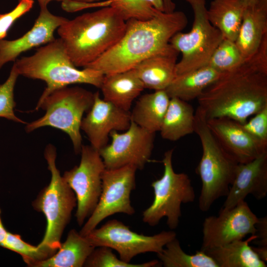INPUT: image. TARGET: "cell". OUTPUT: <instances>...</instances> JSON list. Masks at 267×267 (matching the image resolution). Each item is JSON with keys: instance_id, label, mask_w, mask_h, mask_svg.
<instances>
[{"instance_id": "cell-1", "label": "cell", "mask_w": 267, "mask_h": 267, "mask_svg": "<svg viewBox=\"0 0 267 267\" xmlns=\"http://www.w3.org/2000/svg\"><path fill=\"white\" fill-rule=\"evenodd\" d=\"M197 99L207 120L226 118L241 124L267 106V37L252 56L222 73Z\"/></svg>"}, {"instance_id": "cell-2", "label": "cell", "mask_w": 267, "mask_h": 267, "mask_svg": "<svg viewBox=\"0 0 267 267\" xmlns=\"http://www.w3.org/2000/svg\"><path fill=\"white\" fill-rule=\"evenodd\" d=\"M187 22L185 14L181 11L171 13L158 11L147 20H128L120 40L84 68L99 71L104 75L132 69L143 60L165 48L172 37L181 32Z\"/></svg>"}, {"instance_id": "cell-3", "label": "cell", "mask_w": 267, "mask_h": 267, "mask_svg": "<svg viewBox=\"0 0 267 267\" xmlns=\"http://www.w3.org/2000/svg\"><path fill=\"white\" fill-rule=\"evenodd\" d=\"M126 28V21L109 6L68 19L57 30L73 64L84 68L111 48Z\"/></svg>"}, {"instance_id": "cell-4", "label": "cell", "mask_w": 267, "mask_h": 267, "mask_svg": "<svg viewBox=\"0 0 267 267\" xmlns=\"http://www.w3.org/2000/svg\"><path fill=\"white\" fill-rule=\"evenodd\" d=\"M13 64L19 75L46 83L37 103L54 90L72 84H86L100 88L104 76L94 69H77L59 38L42 46L33 55L17 59Z\"/></svg>"}, {"instance_id": "cell-5", "label": "cell", "mask_w": 267, "mask_h": 267, "mask_svg": "<svg viewBox=\"0 0 267 267\" xmlns=\"http://www.w3.org/2000/svg\"><path fill=\"white\" fill-rule=\"evenodd\" d=\"M44 156L51 173V179L39 192L32 202V206L35 210L43 213L46 218L44 235L37 246L50 257L60 246L64 230L77 206V199L75 193L56 167L55 147L50 144L47 145Z\"/></svg>"}, {"instance_id": "cell-6", "label": "cell", "mask_w": 267, "mask_h": 267, "mask_svg": "<svg viewBox=\"0 0 267 267\" xmlns=\"http://www.w3.org/2000/svg\"><path fill=\"white\" fill-rule=\"evenodd\" d=\"M194 133L199 136L202 148L196 168L202 184L198 205L201 211L207 212L216 200L227 195L238 163L221 147L198 106L195 112Z\"/></svg>"}, {"instance_id": "cell-7", "label": "cell", "mask_w": 267, "mask_h": 267, "mask_svg": "<svg viewBox=\"0 0 267 267\" xmlns=\"http://www.w3.org/2000/svg\"><path fill=\"white\" fill-rule=\"evenodd\" d=\"M94 93L79 87H64L54 90L41 102L35 110L45 111L41 118L27 123L25 131L30 133L44 127L59 129L70 137L76 153L82 146L81 123L84 114L91 107Z\"/></svg>"}, {"instance_id": "cell-8", "label": "cell", "mask_w": 267, "mask_h": 267, "mask_svg": "<svg viewBox=\"0 0 267 267\" xmlns=\"http://www.w3.org/2000/svg\"><path fill=\"white\" fill-rule=\"evenodd\" d=\"M174 149L167 151L162 161L163 176L151 183L154 191L152 204L142 213V221L150 226L157 225L164 217L171 230L177 228L181 216V205L193 202L195 193L188 176L177 173L172 165Z\"/></svg>"}, {"instance_id": "cell-9", "label": "cell", "mask_w": 267, "mask_h": 267, "mask_svg": "<svg viewBox=\"0 0 267 267\" xmlns=\"http://www.w3.org/2000/svg\"><path fill=\"white\" fill-rule=\"evenodd\" d=\"M184 0L192 8L193 21L190 32H179L170 41L172 46L182 54L176 64V75L206 66L214 51L224 39L208 19L207 0Z\"/></svg>"}, {"instance_id": "cell-10", "label": "cell", "mask_w": 267, "mask_h": 267, "mask_svg": "<svg viewBox=\"0 0 267 267\" xmlns=\"http://www.w3.org/2000/svg\"><path fill=\"white\" fill-rule=\"evenodd\" d=\"M85 236L95 247L110 248L118 252L121 260L129 263L140 254L159 253L168 242L176 237V233L170 230L151 236L145 235L132 231L122 222L113 219Z\"/></svg>"}, {"instance_id": "cell-11", "label": "cell", "mask_w": 267, "mask_h": 267, "mask_svg": "<svg viewBox=\"0 0 267 267\" xmlns=\"http://www.w3.org/2000/svg\"><path fill=\"white\" fill-rule=\"evenodd\" d=\"M137 168L133 165L105 169L102 176V190L98 203L80 231L86 236L104 219L116 214L133 215L131 194L135 188Z\"/></svg>"}, {"instance_id": "cell-12", "label": "cell", "mask_w": 267, "mask_h": 267, "mask_svg": "<svg viewBox=\"0 0 267 267\" xmlns=\"http://www.w3.org/2000/svg\"><path fill=\"white\" fill-rule=\"evenodd\" d=\"M78 166L62 176L77 199L75 214L77 223L82 226L95 208L102 190V176L105 167L99 151L91 145H82Z\"/></svg>"}, {"instance_id": "cell-13", "label": "cell", "mask_w": 267, "mask_h": 267, "mask_svg": "<svg viewBox=\"0 0 267 267\" xmlns=\"http://www.w3.org/2000/svg\"><path fill=\"white\" fill-rule=\"evenodd\" d=\"M155 134L131 121L125 132L112 131L111 142L98 151L106 169H113L127 165L142 170L149 162L154 147Z\"/></svg>"}, {"instance_id": "cell-14", "label": "cell", "mask_w": 267, "mask_h": 267, "mask_svg": "<svg viewBox=\"0 0 267 267\" xmlns=\"http://www.w3.org/2000/svg\"><path fill=\"white\" fill-rule=\"evenodd\" d=\"M258 219L245 200L230 209H221L218 216L205 219L200 250L242 240L249 234H256L255 225Z\"/></svg>"}, {"instance_id": "cell-15", "label": "cell", "mask_w": 267, "mask_h": 267, "mask_svg": "<svg viewBox=\"0 0 267 267\" xmlns=\"http://www.w3.org/2000/svg\"><path fill=\"white\" fill-rule=\"evenodd\" d=\"M131 123L130 111L101 99L97 91L94 93L91 107L82 119L80 128L87 135L90 145L99 151L107 144L112 131H125Z\"/></svg>"}, {"instance_id": "cell-16", "label": "cell", "mask_w": 267, "mask_h": 267, "mask_svg": "<svg viewBox=\"0 0 267 267\" xmlns=\"http://www.w3.org/2000/svg\"><path fill=\"white\" fill-rule=\"evenodd\" d=\"M207 124L222 149L238 164L250 162L267 151V144L256 138L234 120L214 118L207 120Z\"/></svg>"}, {"instance_id": "cell-17", "label": "cell", "mask_w": 267, "mask_h": 267, "mask_svg": "<svg viewBox=\"0 0 267 267\" xmlns=\"http://www.w3.org/2000/svg\"><path fill=\"white\" fill-rule=\"evenodd\" d=\"M67 20L52 14L47 6L41 7L40 14L29 31L13 40H0V69L7 62L15 61L22 52L55 40V31Z\"/></svg>"}, {"instance_id": "cell-18", "label": "cell", "mask_w": 267, "mask_h": 267, "mask_svg": "<svg viewBox=\"0 0 267 267\" xmlns=\"http://www.w3.org/2000/svg\"><path fill=\"white\" fill-rule=\"evenodd\" d=\"M249 194L257 200L267 195V151L250 162L238 164L222 209L233 208Z\"/></svg>"}, {"instance_id": "cell-19", "label": "cell", "mask_w": 267, "mask_h": 267, "mask_svg": "<svg viewBox=\"0 0 267 267\" xmlns=\"http://www.w3.org/2000/svg\"><path fill=\"white\" fill-rule=\"evenodd\" d=\"M179 52L170 44L161 51L138 63L134 68L145 88L165 90L176 76Z\"/></svg>"}, {"instance_id": "cell-20", "label": "cell", "mask_w": 267, "mask_h": 267, "mask_svg": "<svg viewBox=\"0 0 267 267\" xmlns=\"http://www.w3.org/2000/svg\"><path fill=\"white\" fill-rule=\"evenodd\" d=\"M267 37V0L245 7L235 43L245 59L252 56Z\"/></svg>"}, {"instance_id": "cell-21", "label": "cell", "mask_w": 267, "mask_h": 267, "mask_svg": "<svg viewBox=\"0 0 267 267\" xmlns=\"http://www.w3.org/2000/svg\"><path fill=\"white\" fill-rule=\"evenodd\" d=\"M100 89L103 99L129 111L134 100L144 89L134 69L104 75Z\"/></svg>"}, {"instance_id": "cell-22", "label": "cell", "mask_w": 267, "mask_h": 267, "mask_svg": "<svg viewBox=\"0 0 267 267\" xmlns=\"http://www.w3.org/2000/svg\"><path fill=\"white\" fill-rule=\"evenodd\" d=\"M256 234L243 240L233 241L226 244L202 251L211 257L218 267H266L250 243L257 239Z\"/></svg>"}, {"instance_id": "cell-23", "label": "cell", "mask_w": 267, "mask_h": 267, "mask_svg": "<svg viewBox=\"0 0 267 267\" xmlns=\"http://www.w3.org/2000/svg\"><path fill=\"white\" fill-rule=\"evenodd\" d=\"M95 248L86 236L72 229L55 254L36 262L32 267H84L86 260Z\"/></svg>"}, {"instance_id": "cell-24", "label": "cell", "mask_w": 267, "mask_h": 267, "mask_svg": "<svg viewBox=\"0 0 267 267\" xmlns=\"http://www.w3.org/2000/svg\"><path fill=\"white\" fill-rule=\"evenodd\" d=\"M170 100L165 90H155L142 95L130 112L131 121L151 133L159 131Z\"/></svg>"}, {"instance_id": "cell-25", "label": "cell", "mask_w": 267, "mask_h": 267, "mask_svg": "<svg viewBox=\"0 0 267 267\" xmlns=\"http://www.w3.org/2000/svg\"><path fill=\"white\" fill-rule=\"evenodd\" d=\"M222 74L208 66H205L176 75L165 90L170 98L176 97L187 102L197 99Z\"/></svg>"}, {"instance_id": "cell-26", "label": "cell", "mask_w": 267, "mask_h": 267, "mask_svg": "<svg viewBox=\"0 0 267 267\" xmlns=\"http://www.w3.org/2000/svg\"><path fill=\"white\" fill-rule=\"evenodd\" d=\"M195 112L188 102L170 98L160 130L162 137L175 141L194 132Z\"/></svg>"}, {"instance_id": "cell-27", "label": "cell", "mask_w": 267, "mask_h": 267, "mask_svg": "<svg viewBox=\"0 0 267 267\" xmlns=\"http://www.w3.org/2000/svg\"><path fill=\"white\" fill-rule=\"evenodd\" d=\"M245 7L240 0H213L207 8L208 18L224 38L235 42Z\"/></svg>"}, {"instance_id": "cell-28", "label": "cell", "mask_w": 267, "mask_h": 267, "mask_svg": "<svg viewBox=\"0 0 267 267\" xmlns=\"http://www.w3.org/2000/svg\"><path fill=\"white\" fill-rule=\"evenodd\" d=\"M164 267H218L214 260L202 251L190 255L184 252L176 237L157 254Z\"/></svg>"}, {"instance_id": "cell-29", "label": "cell", "mask_w": 267, "mask_h": 267, "mask_svg": "<svg viewBox=\"0 0 267 267\" xmlns=\"http://www.w3.org/2000/svg\"><path fill=\"white\" fill-rule=\"evenodd\" d=\"M245 60L235 42L224 38L214 51L206 66L223 73L236 68Z\"/></svg>"}, {"instance_id": "cell-30", "label": "cell", "mask_w": 267, "mask_h": 267, "mask_svg": "<svg viewBox=\"0 0 267 267\" xmlns=\"http://www.w3.org/2000/svg\"><path fill=\"white\" fill-rule=\"evenodd\" d=\"M112 249L105 246L95 247L86 260L84 267H155L161 262L154 260L142 264L126 263L118 258Z\"/></svg>"}, {"instance_id": "cell-31", "label": "cell", "mask_w": 267, "mask_h": 267, "mask_svg": "<svg viewBox=\"0 0 267 267\" xmlns=\"http://www.w3.org/2000/svg\"><path fill=\"white\" fill-rule=\"evenodd\" d=\"M0 246L20 255L24 262L30 267L36 262L49 257L37 246L30 244L24 241L19 235L9 232Z\"/></svg>"}, {"instance_id": "cell-32", "label": "cell", "mask_w": 267, "mask_h": 267, "mask_svg": "<svg viewBox=\"0 0 267 267\" xmlns=\"http://www.w3.org/2000/svg\"><path fill=\"white\" fill-rule=\"evenodd\" d=\"M19 76L13 64L6 80L0 84V117L4 118L16 123H27L16 116L14 113L16 102L14 90L17 79Z\"/></svg>"}, {"instance_id": "cell-33", "label": "cell", "mask_w": 267, "mask_h": 267, "mask_svg": "<svg viewBox=\"0 0 267 267\" xmlns=\"http://www.w3.org/2000/svg\"><path fill=\"white\" fill-rule=\"evenodd\" d=\"M110 6L115 8L125 21L147 20L158 11L144 0H112Z\"/></svg>"}, {"instance_id": "cell-34", "label": "cell", "mask_w": 267, "mask_h": 267, "mask_svg": "<svg viewBox=\"0 0 267 267\" xmlns=\"http://www.w3.org/2000/svg\"><path fill=\"white\" fill-rule=\"evenodd\" d=\"M34 3L33 0H19L18 4L12 10L0 14V40L4 39L13 23L30 11Z\"/></svg>"}, {"instance_id": "cell-35", "label": "cell", "mask_w": 267, "mask_h": 267, "mask_svg": "<svg viewBox=\"0 0 267 267\" xmlns=\"http://www.w3.org/2000/svg\"><path fill=\"white\" fill-rule=\"evenodd\" d=\"M242 125L250 134L267 144V106L254 114Z\"/></svg>"}, {"instance_id": "cell-36", "label": "cell", "mask_w": 267, "mask_h": 267, "mask_svg": "<svg viewBox=\"0 0 267 267\" xmlns=\"http://www.w3.org/2000/svg\"><path fill=\"white\" fill-rule=\"evenodd\" d=\"M258 247H253V250L264 261H267V218H259L256 225Z\"/></svg>"}, {"instance_id": "cell-37", "label": "cell", "mask_w": 267, "mask_h": 267, "mask_svg": "<svg viewBox=\"0 0 267 267\" xmlns=\"http://www.w3.org/2000/svg\"><path fill=\"white\" fill-rule=\"evenodd\" d=\"M112 0H108L102 2H95L93 3L79 2L74 1H64L62 2L61 6L63 9L68 12H75L89 7L110 6Z\"/></svg>"}, {"instance_id": "cell-38", "label": "cell", "mask_w": 267, "mask_h": 267, "mask_svg": "<svg viewBox=\"0 0 267 267\" xmlns=\"http://www.w3.org/2000/svg\"><path fill=\"white\" fill-rule=\"evenodd\" d=\"M149 3L156 10L164 12L163 0H144Z\"/></svg>"}, {"instance_id": "cell-39", "label": "cell", "mask_w": 267, "mask_h": 267, "mask_svg": "<svg viewBox=\"0 0 267 267\" xmlns=\"http://www.w3.org/2000/svg\"><path fill=\"white\" fill-rule=\"evenodd\" d=\"M164 5V12L171 13L175 11L176 4L173 0H163Z\"/></svg>"}, {"instance_id": "cell-40", "label": "cell", "mask_w": 267, "mask_h": 267, "mask_svg": "<svg viewBox=\"0 0 267 267\" xmlns=\"http://www.w3.org/2000/svg\"><path fill=\"white\" fill-rule=\"evenodd\" d=\"M7 232L8 231H7L4 228L1 220V211L0 209V244L4 240Z\"/></svg>"}, {"instance_id": "cell-41", "label": "cell", "mask_w": 267, "mask_h": 267, "mask_svg": "<svg viewBox=\"0 0 267 267\" xmlns=\"http://www.w3.org/2000/svg\"><path fill=\"white\" fill-rule=\"evenodd\" d=\"M52 0H56L58 1H74V2H85V3H93L95 2H98L100 0H50V1Z\"/></svg>"}, {"instance_id": "cell-42", "label": "cell", "mask_w": 267, "mask_h": 267, "mask_svg": "<svg viewBox=\"0 0 267 267\" xmlns=\"http://www.w3.org/2000/svg\"><path fill=\"white\" fill-rule=\"evenodd\" d=\"M258 0H240L242 3L246 7L249 5L254 3L256 2Z\"/></svg>"}, {"instance_id": "cell-43", "label": "cell", "mask_w": 267, "mask_h": 267, "mask_svg": "<svg viewBox=\"0 0 267 267\" xmlns=\"http://www.w3.org/2000/svg\"><path fill=\"white\" fill-rule=\"evenodd\" d=\"M39 3L40 7L47 6V4L50 2V0H37Z\"/></svg>"}]
</instances>
